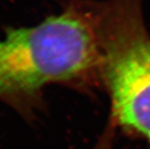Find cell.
I'll list each match as a JSON object with an SVG mask.
<instances>
[{
    "label": "cell",
    "instance_id": "obj_3",
    "mask_svg": "<svg viewBox=\"0 0 150 149\" xmlns=\"http://www.w3.org/2000/svg\"><path fill=\"white\" fill-rule=\"evenodd\" d=\"M115 129L116 126L114 125V123L112 120H109L105 130L102 134L100 139L98 140V143L93 149H112Z\"/></svg>",
    "mask_w": 150,
    "mask_h": 149
},
{
    "label": "cell",
    "instance_id": "obj_1",
    "mask_svg": "<svg viewBox=\"0 0 150 149\" xmlns=\"http://www.w3.org/2000/svg\"><path fill=\"white\" fill-rule=\"evenodd\" d=\"M61 4L58 15L35 26L11 28L0 39V102L27 113L49 85L84 91L103 85L100 3Z\"/></svg>",
    "mask_w": 150,
    "mask_h": 149
},
{
    "label": "cell",
    "instance_id": "obj_2",
    "mask_svg": "<svg viewBox=\"0 0 150 149\" xmlns=\"http://www.w3.org/2000/svg\"><path fill=\"white\" fill-rule=\"evenodd\" d=\"M99 42L110 119L150 143V34L143 0L100 2Z\"/></svg>",
    "mask_w": 150,
    "mask_h": 149
}]
</instances>
